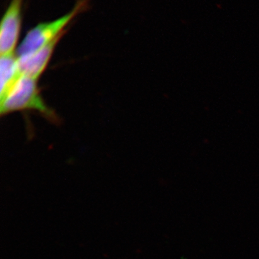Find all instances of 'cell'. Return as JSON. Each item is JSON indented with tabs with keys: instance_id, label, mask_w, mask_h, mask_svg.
<instances>
[{
	"instance_id": "cell-1",
	"label": "cell",
	"mask_w": 259,
	"mask_h": 259,
	"mask_svg": "<svg viewBox=\"0 0 259 259\" xmlns=\"http://www.w3.org/2000/svg\"><path fill=\"white\" fill-rule=\"evenodd\" d=\"M24 110L40 112L52 121L57 119L42 100L37 80L21 75L6 95L0 99V114L3 116Z\"/></svg>"
},
{
	"instance_id": "cell-2",
	"label": "cell",
	"mask_w": 259,
	"mask_h": 259,
	"mask_svg": "<svg viewBox=\"0 0 259 259\" xmlns=\"http://www.w3.org/2000/svg\"><path fill=\"white\" fill-rule=\"evenodd\" d=\"M88 0H80L74 8L60 18L40 23L30 29L19 45L18 56L28 55L47 47L66 33V28L87 6Z\"/></svg>"
},
{
	"instance_id": "cell-3",
	"label": "cell",
	"mask_w": 259,
	"mask_h": 259,
	"mask_svg": "<svg viewBox=\"0 0 259 259\" xmlns=\"http://www.w3.org/2000/svg\"><path fill=\"white\" fill-rule=\"evenodd\" d=\"M23 0H11L1 21L0 54L1 56L16 54L17 46L23 23Z\"/></svg>"
},
{
	"instance_id": "cell-4",
	"label": "cell",
	"mask_w": 259,
	"mask_h": 259,
	"mask_svg": "<svg viewBox=\"0 0 259 259\" xmlns=\"http://www.w3.org/2000/svg\"><path fill=\"white\" fill-rule=\"evenodd\" d=\"M61 39V37L54 40L47 47L32 54L21 56H17L20 74L38 80L47 69L56 46Z\"/></svg>"
},
{
	"instance_id": "cell-5",
	"label": "cell",
	"mask_w": 259,
	"mask_h": 259,
	"mask_svg": "<svg viewBox=\"0 0 259 259\" xmlns=\"http://www.w3.org/2000/svg\"><path fill=\"white\" fill-rule=\"evenodd\" d=\"M21 76L16 54L1 56L0 59V99L6 95L15 81Z\"/></svg>"
}]
</instances>
